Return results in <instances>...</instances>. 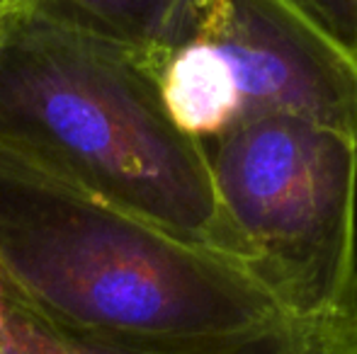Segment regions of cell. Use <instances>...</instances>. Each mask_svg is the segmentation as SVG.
I'll use <instances>...</instances> for the list:
<instances>
[{"label":"cell","instance_id":"1","mask_svg":"<svg viewBox=\"0 0 357 354\" xmlns=\"http://www.w3.org/2000/svg\"><path fill=\"white\" fill-rule=\"evenodd\" d=\"M0 293L75 340L207 350L289 318L231 260L0 151Z\"/></svg>","mask_w":357,"mask_h":354},{"label":"cell","instance_id":"5","mask_svg":"<svg viewBox=\"0 0 357 354\" xmlns=\"http://www.w3.org/2000/svg\"><path fill=\"white\" fill-rule=\"evenodd\" d=\"M0 354H357V308L321 318H282L236 342L207 350H127L75 340L5 303Z\"/></svg>","mask_w":357,"mask_h":354},{"label":"cell","instance_id":"10","mask_svg":"<svg viewBox=\"0 0 357 354\" xmlns=\"http://www.w3.org/2000/svg\"><path fill=\"white\" fill-rule=\"evenodd\" d=\"M202 3H204V0H202Z\"/></svg>","mask_w":357,"mask_h":354},{"label":"cell","instance_id":"7","mask_svg":"<svg viewBox=\"0 0 357 354\" xmlns=\"http://www.w3.org/2000/svg\"><path fill=\"white\" fill-rule=\"evenodd\" d=\"M158 92L170 122L202 143L243 119V99L231 63L207 39H192L165 58Z\"/></svg>","mask_w":357,"mask_h":354},{"label":"cell","instance_id":"6","mask_svg":"<svg viewBox=\"0 0 357 354\" xmlns=\"http://www.w3.org/2000/svg\"><path fill=\"white\" fill-rule=\"evenodd\" d=\"M32 10L158 68L175 49L197 39L202 24V0H32Z\"/></svg>","mask_w":357,"mask_h":354},{"label":"cell","instance_id":"8","mask_svg":"<svg viewBox=\"0 0 357 354\" xmlns=\"http://www.w3.org/2000/svg\"><path fill=\"white\" fill-rule=\"evenodd\" d=\"M338 42L357 51V0H296Z\"/></svg>","mask_w":357,"mask_h":354},{"label":"cell","instance_id":"2","mask_svg":"<svg viewBox=\"0 0 357 354\" xmlns=\"http://www.w3.org/2000/svg\"><path fill=\"white\" fill-rule=\"evenodd\" d=\"M158 73L29 10L0 29V151L219 252L207 148L170 122Z\"/></svg>","mask_w":357,"mask_h":354},{"label":"cell","instance_id":"3","mask_svg":"<svg viewBox=\"0 0 357 354\" xmlns=\"http://www.w3.org/2000/svg\"><path fill=\"white\" fill-rule=\"evenodd\" d=\"M204 148L219 255L289 318L357 308V136L311 119L260 114Z\"/></svg>","mask_w":357,"mask_h":354},{"label":"cell","instance_id":"4","mask_svg":"<svg viewBox=\"0 0 357 354\" xmlns=\"http://www.w3.org/2000/svg\"><path fill=\"white\" fill-rule=\"evenodd\" d=\"M199 39L231 63L243 119L289 114L357 136V51L296 0H204Z\"/></svg>","mask_w":357,"mask_h":354},{"label":"cell","instance_id":"9","mask_svg":"<svg viewBox=\"0 0 357 354\" xmlns=\"http://www.w3.org/2000/svg\"><path fill=\"white\" fill-rule=\"evenodd\" d=\"M32 10V0H0V29Z\"/></svg>","mask_w":357,"mask_h":354}]
</instances>
